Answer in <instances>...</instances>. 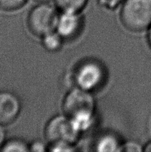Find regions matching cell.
Segmentation results:
<instances>
[{"label":"cell","mask_w":151,"mask_h":152,"mask_svg":"<svg viewBox=\"0 0 151 152\" xmlns=\"http://www.w3.org/2000/svg\"><path fill=\"white\" fill-rule=\"evenodd\" d=\"M119 18L129 31H147L151 27V0H124Z\"/></svg>","instance_id":"2"},{"label":"cell","mask_w":151,"mask_h":152,"mask_svg":"<svg viewBox=\"0 0 151 152\" xmlns=\"http://www.w3.org/2000/svg\"><path fill=\"white\" fill-rule=\"evenodd\" d=\"M33 1H36L37 3H41V2H50L52 0H33Z\"/></svg>","instance_id":"18"},{"label":"cell","mask_w":151,"mask_h":152,"mask_svg":"<svg viewBox=\"0 0 151 152\" xmlns=\"http://www.w3.org/2000/svg\"><path fill=\"white\" fill-rule=\"evenodd\" d=\"M28 0H0V9L4 11H16L25 5Z\"/></svg>","instance_id":"12"},{"label":"cell","mask_w":151,"mask_h":152,"mask_svg":"<svg viewBox=\"0 0 151 152\" xmlns=\"http://www.w3.org/2000/svg\"><path fill=\"white\" fill-rule=\"evenodd\" d=\"M147 38L148 45H149L150 48H151V27L147 30Z\"/></svg>","instance_id":"16"},{"label":"cell","mask_w":151,"mask_h":152,"mask_svg":"<svg viewBox=\"0 0 151 152\" xmlns=\"http://www.w3.org/2000/svg\"><path fill=\"white\" fill-rule=\"evenodd\" d=\"M20 99L10 91H0V125L6 126L13 123L21 112Z\"/></svg>","instance_id":"7"},{"label":"cell","mask_w":151,"mask_h":152,"mask_svg":"<svg viewBox=\"0 0 151 152\" xmlns=\"http://www.w3.org/2000/svg\"><path fill=\"white\" fill-rule=\"evenodd\" d=\"M105 67L94 59H89L80 63L73 74L76 87L90 92L99 89L105 83Z\"/></svg>","instance_id":"5"},{"label":"cell","mask_w":151,"mask_h":152,"mask_svg":"<svg viewBox=\"0 0 151 152\" xmlns=\"http://www.w3.org/2000/svg\"><path fill=\"white\" fill-rule=\"evenodd\" d=\"M121 142L118 137L112 133L101 135L95 143V150L99 152H119Z\"/></svg>","instance_id":"8"},{"label":"cell","mask_w":151,"mask_h":152,"mask_svg":"<svg viewBox=\"0 0 151 152\" xmlns=\"http://www.w3.org/2000/svg\"><path fill=\"white\" fill-rule=\"evenodd\" d=\"M83 19L81 12L61 11L58 18L56 31L64 39L70 40L81 32Z\"/></svg>","instance_id":"6"},{"label":"cell","mask_w":151,"mask_h":152,"mask_svg":"<svg viewBox=\"0 0 151 152\" xmlns=\"http://www.w3.org/2000/svg\"><path fill=\"white\" fill-rule=\"evenodd\" d=\"M142 151H144V148H142V145H139L138 142L134 141H128L124 143H121L119 152H138Z\"/></svg>","instance_id":"13"},{"label":"cell","mask_w":151,"mask_h":152,"mask_svg":"<svg viewBox=\"0 0 151 152\" xmlns=\"http://www.w3.org/2000/svg\"><path fill=\"white\" fill-rule=\"evenodd\" d=\"M41 38V45L46 50L49 52H57L62 48L64 39L56 32L52 31L45 34Z\"/></svg>","instance_id":"9"},{"label":"cell","mask_w":151,"mask_h":152,"mask_svg":"<svg viewBox=\"0 0 151 152\" xmlns=\"http://www.w3.org/2000/svg\"><path fill=\"white\" fill-rule=\"evenodd\" d=\"M44 134L49 145H75L81 134L72 120L64 114L52 117L46 124Z\"/></svg>","instance_id":"4"},{"label":"cell","mask_w":151,"mask_h":152,"mask_svg":"<svg viewBox=\"0 0 151 152\" xmlns=\"http://www.w3.org/2000/svg\"><path fill=\"white\" fill-rule=\"evenodd\" d=\"M4 126L0 125V151H1V148H2L3 145H4V142H5V133L3 129Z\"/></svg>","instance_id":"15"},{"label":"cell","mask_w":151,"mask_h":152,"mask_svg":"<svg viewBox=\"0 0 151 152\" xmlns=\"http://www.w3.org/2000/svg\"><path fill=\"white\" fill-rule=\"evenodd\" d=\"M55 5L60 11L81 12L88 0H53Z\"/></svg>","instance_id":"10"},{"label":"cell","mask_w":151,"mask_h":152,"mask_svg":"<svg viewBox=\"0 0 151 152\" xmlns=\"http://www.w3.org/2000/svg\"><path fill=\"white\" fill-rule=\"evenodd\" d=\"M1 151L2 152H27L29 151V144L23 140L12 138L5 140Z\"/></svg>","instance_id":"11"},{"label":"cell","mask_w":151,"mask_h":152,"mask_svg":"<svg viewBox=\"0 0 151 152\" xmlns=\"http://www.w3.org/2000/svg\"><path fill=\"white\" fill-rule=\"evenodd\" d=\"M62 110L81 134L89 130L94 123L96 101L92 92L75 86L64 97Z\"/></svg>","instance_id":"1"},{"label":"cell","mask_w":151,"mask_h":152,"mask_svg":"<svg viewBox=\"0 0 151 152\" xmlns=\"http://www.w3.org/2000/svg\"><path fill=\"white\" fill-rule=\"evenodd\" d=\"M144 151H151V141L148 142L144 147Z\"/></svg>","instance_id":"17"},{"label":"cell","mask_w":151,"mask_h":152,"mask_svg":"<svg viewBox=\"0 0 151 152\" xmlns=\"http://www.w3.org/2000/svg\"><path fill=\"white\" fill-rule=\"evenodd\" d=\"M48 151V145L41 141L36 140L29 145V151L43 152Z\"/></svg>","instance_id":"14"},{"label":"cell","mask_w":151,"mask_h":152,"mask_svg":"<svg viewBox=\"0 0 151 152\" xmlns=\"http://www.w3.org/2000/svg\"><path fill=\"white\" fill-rule=\"evenodd\" d=\"M59 13L56 5L50 2L38 3L30 11L27 19L28 30L36 37L41 38L56 31Z\"/></svg>","instance_id":"3"}]
</instances>
